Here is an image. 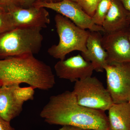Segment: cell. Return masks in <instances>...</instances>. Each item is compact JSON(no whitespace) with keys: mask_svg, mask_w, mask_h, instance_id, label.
I'll return each instance as SVG.
<instances>
[{"mask_svg":"<svg viewBox=\"0 0 130 130\" xmlns=\"http://www.w3.org/2000/svg\"><path fill=\"white\" fill-rule=\"evenodd\" d=\"M2 86V85L1 84V83H0V89H1V88Z\"/></svg>","mask_w":130,"mask_h":130,"instance_id":"cell-27","label":"cell"},{"mask_svg":"<svg viewBox=\"0 0 130 130\" xmlns=\"http://www.w3.org/2000/svg\"><path fill=\"white\" fill-rule=\"evenodd\" d=\"M102 36L100 31H90L86 42V53L81 55L93 65L94 71L103 72L108 64V55L102 44Z\"/></svg>","mask_w":130,"mask_h":130,"instance_id":"cell-12","label":"cell"},{"mask_svg":"<svg viewBox=\"0 0 130 130\" xmlns=\"http://www.w3.org/2000/svg\"><path fill=\"white\" fill-rule=\"evenodd\" d=\"M129 102V103H130V101Z\"/></svg>","mask_w":130,"mask_h":130,"instance_id":"cell-28","label":"cell"},{"mask_svg":"<svg viewBox=\"0 0 130 130\" xmlns=\"http://www.w3.org/2000/svg\"><path fill=\"white\" fill-rule=\"evenodd\" d=\"M101 0H78L77 3L84 11L92 17L95 12L98 4Z\"/></svg>","mask_w":130,"mask_h":130,"instance_id":"cell-17","label":"cell"},{"mask_svg":"<svg viewBox=\"0 0 130 130\" xmlns=\"http://www.w3.org/2000/svg\"><path fill=\"white\" fill-rule=\"evenodd\" d=\"M107 89L113 103L130 101V62L112 63L105 67Z\"/></svg>","mask_w":130,"mask_h":130,"instance_id":"cell-7","label":"cell"},{"mask_svg":"<svg viewBox=\"0 0 130 130\" xmlns=\"http://www.w3.org/2000/svg\"><path fill=\"white\" fill-rule=\"evenodd\" d=\"M130 28L110 33H105L102 44L108 55V64L130 62Z\"/></svg>","mask_w":130,"mask_h":130,"instance_id":"cell-9","label":"cell"},{"mask_svg":"<svg viewBox=\"0 0 130 130\" xmlns=\"http://www.w3.org/2000/svg\"><path fill=\"white\" fill-rule=\"evenodd\" d=\"M6 12L7 11L3 8L0 6V14H2Z\"/></svg>","mask_w":130,"mask_h":130,"instance_id":"cell-24","label":"cell"},{"mask_svg":"<svg viewBox=\"0 0 130 130\" xmlns=\"http://www.w3.org/2000/svg\"><path fill=\"white\" fill-rule=\"evenodd\" d=\"M105 33L130 28V13L120 2L112 0L108 13L102 26Z\"/></svg>","mask_w":130,"mask_h":130,"instance_id":"cell-13","label":"cell"},{"mask_svg":"<svg viewBox=\"0 0 130 130\" xmlns=\"http://www.w3.org/2000/svg\"><path fill=\"white\" fill-rule=\"evenodd\" d=\"M112 0H101L92 17L93 23L96 25L102 26L110 9Z\"/></svg>","mask_w":130,"mask_h":130,"instance_id":"cell-15","label":"cell"},{"mask_svg":"<svg viewBox=\"0 0 130 130\" xmlns=\"http://www.w3.org/2000/svg\"><path fill=\"white\" fill-rule=\"evenodd\" d=\"M105 111L79 105L73 91L51 96L40 116L51 125L71 126L94 130H109Z\"/></svg>","mask_w":130,"mask_h":130,"instance_id":"cell-1","label":"cell"},{"mask_svg":"<svg viewBox=\"0 0 130 130\" xmlns=\"http://www.w3.org/2000/svg\"><path fill=\"white\" fill-rule=\"evenodd\" d=\"M72 91L78 103L88 108L105 111L113 104L107 89L95 77L77 80Z\"/></svg>","mask_w":130,"mask_h":130,"instance_id":"cell-5","label":"cell"},{"mask_svg":"<svg viewBox=\"0 0 130 130\" xmlns=\"http://www.w3.org/2000/svg\"><path fill=\"white\" fill-rule=\"evenodd\" d=\"M129 40L130 41V29H129Z\"/></svg>","mask_w":130,"mask_h":130,"instance_id":"cell-26","label":"cell"},{"mask_svg":"<svg viewBox=\"0 0 130 130\" xmlns=\"http://www.w3.org/2000/svg\"><path fill=\"white\" fill-rule=\"evenodd\" d=\"M54 69L57 76L71 82L91 76L94 71L91 63L80 54L59 60L55 65Z\"/></svg>","mask_w":130,"mask_h":130,"instance_id":"cell-10","label":"cell"},{"mask_svg":"<svg viewBox=\"0 0 130 130\" xmlns=\"http://www.w3.org/2000/svg\"><path fill=\"white\" fill-rule=\"evenodd\" d=\"M109 130H130V103H113L108 110Z\"/></svg>","mask_w":130,"mask_h":130,"instance_id":"cell-14","label":"cell"},{"mask_svg":"<svg viewBox=\"0 0 130 130\" xmlns=\"http://www.w3.org/2000/svg\"><path fill=\"white\" fill-rule=\"evenodd\" d=\"M19 84L3 85L0 89V116L10 122L23 111L25 102L34 99L35 89Z\"/></svg>","mask_w":130,"mask_h":130,"instance_id":"cell-6","label":"cell"},{"mask_svg":"<svg viewBox=\"0 0 130 130\" xmlns=\"http://www.w3.org/2000/svg\"><path fill=\"white\" fill-rule=\"evenodd\" d=\"M61 0H35V2H54L60 1Z\"/></svg>","mask_w":130,"mask_h":130,"instance_id":"cell-23","label":"cell"},{"mask_svg":"<svg viewBox=\"0 0 130 130\" xmlns=\"http://www.w3.org/2000/svg\"><path fill=\"white\" fill-rule=\"evenodd\" d=\"M7 12L11 16L15 27L43 29L50 23L49 13L46 8L32 5L27 8L13 7Z\"/></svg>","mask_w":130,"mask_h":130,"instance_id":"cell-11","label":"cell"},{"mask_svg":"<svg viewBox=\"0 0 130 130\" xmlns=\"http://www.w3.org/2000/svg\"><path fill=\"white\" fill-rule=\"evenodd\" d=\"M54 20L59 41L58 44L48 49L49 55L55 59L63 60L67 54L74 51L86 53V42L90 30L81 29L59 13L55 15Z\"/></svg>","mask_w":130,"mask_h":130,"instance_id":"cell-4","label":"cell"},{"mask_svg":"<svg viewBox=\"0 0 130 130\" xmlns=\"http://www.w3.org/2000/svg\"><path fill=\"white\" fill-rule=\"evenodd\" d=\"M59 130H94L89 129H83L75 127V126H63Z\"/></svg>","mask_w":130,"mask_h":130,"instance_id":"cell-20","label":"cell"},{"mask_svg":"<svg viewBox=\"0 0 130 130\" xmlns=\"http://www.w3.org/2000/svg\"><path fill=\"white\" fill-rule=\"evenodd\" d=\"M14 28L13 20L8 12L0 14V35Z\"/></svg>","mask_w":130,"mask_h":130,"instance_id":"cell-16","label":"cell"},{"mask_svg":"<svg viewBox=\"0 0 130 130\" xmlns=\"http://www.w3.org/2000/svg\"><path fill=\"white\" fill-rule=\"evenodd\" d=\"M122 3L130 13V0H118Z\"/></svg>","mask_w":130,"mask_h":130,"instance_id":"cell-21","label":"cell"},{"mask_svg":"<svg viewBox=\"0 0 130 130\" xmlns=\"http://www.w3.org/2000/svg\"><path fill=\"white\" fill-rule=\"evenodd\" d=\"M71 1L77 3L78 2V0H71Z\"/></svg>","mask_w":130,"mask_h":130,"instance_id":"cell-25","label":"cell"},{"mask_svg":"<svg viewBox=\"0 0 130 130\" xmlns=\"http://www.w3.org/2000/svg\"><path fill=\"white\" fill-rule=\"evenodd\" d=\"M25 6L24 8L30 7L32 6L35 2V0H24Z\"/></svg>","mask_w":130,"mask_h":130,"instance_id":"cell-22","label":"cell"},{"mask_svg":"<svg viewBox=\"0 0 130 130\" xmlns=\"http://www.w3.org/2000/svg\"><path fill=\"white\" fill-rule=\"evenodd\" d=\"M0 83H25L35 89L48 90L56 83L51 67L28 54L0 60Z\"/></svg>","mask_w":130,"mask_h":130,"instance_id":"cell-2","label":"cell"},{"mask_svg":"<svg viewBox=\"0 0 130 130\" xmlns=\"http://www.w3.org/2000/svg\"><path fill=\"white\" fill-rule=\"evenodd\" d=\"M42 29L17 27L0 35V60L38 53L43 41Z\"/></svg>","mask_w":130,"mask_h":130,"instance_id":"cell-3","label":"cell"},{"mask_svg":"<svg viewBox=\"0 0 130 130\" xmlns=\"http://www.w3.org/2000/svg\"><path fill=\"white\" fill-rule=\"evenodd\" d=\"M0 130H16L10 124V122L6 121L0 116Z\"/></svg>","mask_w":130,"mask_h":130,"instance_id":"cell-19","label":"cell"},{"mask_svg":"<svg viewBox=\"0 0 130 130\" xmlns=\"http://www.w3.org/2000/svg\"><path fill=\"white\" fill-rule=\"evenodd\" d=\"M32 5L52 9L66 17L81 29L105 32L102 26L94 23L92 17L87 14L77 2L71 0H61L54 2H35Z\"/></svg>","mask_w":130,"mask_h":130,"instance_id":"cell-8","label":"cell"},{"mask_svg":"<svg viewBox=\"0 0 130 130\" xmlns=\"http://www.w3.org/2000/svg\"><path fill=\"white\" fill-rule=\"evenodd\" d=\"M24 0H0V6L7 11L8 9L13 7H25Z\"/></svg>","mask_w":130,"mask_h":130,"instance_id":"cell-18","label":"cell"}]
</instances>
